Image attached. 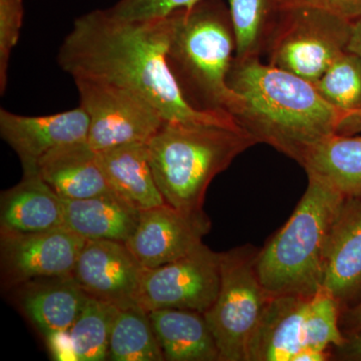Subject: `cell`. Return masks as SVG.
I'll use <instances>...</instances> for the list:
<instances>
[{
    "instance_id": "2",
    "label": "cell",
    "mask_w": 361,
    "mask_h": 361,
    "mask_svg": "<svg viewBox=\"0 0 361 361\" xmlns=\"http://www.w3.org/2000/svg\"><path fill=\"white\" fill-rule=\"evenodd\" d=\"M228 85L240 97L231 115L240 127L299 165L312 147L336 134L341 111L315 85L260 58L235 56Z\"/></svg>"
},
{
    "instance_id": "30",
    "label": "cell",
    "mask_w": 361,
    "mask_h": 361,
    "mask_svg": "<svg viewBox=\"0 0 361 361\" xmlns=\"http://www.w3.org/2000/svg\"><path fill=\"white\" fill-rule=\"evenodd\" d=\"M275 4L278 11L293 7H312L353 23L361 20V0H275Z\"/></svg>"
},
{
    "instance_id": "14",
    "label": "cell",
    "mask_w": 361,
    "mask_h": 361,
    "mask_svg": "<svg viewBox=\"0 0 361 361\" xmlns=\"http://www.w3.org/2000/svg\"><path fill=\"white\" fill-rule=\"evenodd\" d=\"M37 175L65 200L115 194L101 167L97 152L87 142H75L51 152L39 161Z\"/></svg>"
},
{
    "instance_id": "1",
    "label": "cell",
    "mask_w": 361,
    "mask_h": 361,
    "mask_svg": "<svg viewBox=\"0 0 361 361\" xmlns=\"http://www.w3.org/2000/svg\"><path fill=\"white\" fill-rule=\"evenodd\" d=\"M171 32L170 16L127 20L97 9L75 20L59 49V65L73 78L103 80L137 92L166 122L239 126L232 116L197 111L185 101L168 65Z\"/></svg>"
},
{
    "instance_id": "35",
    "label": "cell",
    "mask_w": 361,
    "mask_h": 361,
    "mask_svg": "<svg viewBox=\"0 0 361 361\" xmlns=\"http://www.w3.org/2000/svg\"><path fill=\"white\" fill-rule=\"evenodd\" d=\"M348 51L355 52L361 59V20L353 23V33Z\"/></svg>"
},
{
    "instance_id": "3",
    "label": "cell",
    "mask_w": 361,
    "mask_h": 361,
    "mask_svg": "<svg viewBox=\"0 0 361 361\" xmlns=\"http://www.w3.org/2000/svg\"><path fill=\"white\" fill-rule=\"evenodd\" d=\"M167 61L178 87L195 110L231 116L239 96L228 85L236 35L224 0H200L171 14Z\"/></svg>"
},
{
    "instance_id": "23",
    "label": "cell",
    "mask_w": 361,
    "mask_h": 361,
    "mask_svg": "<svg viewBox=\"0 0 361 361\" xmlns=\"http://www.w3.org/2000/svg\"><path fill=\"white\" fill-rule=\"evenodd\" d=\"M108 358L113 361L165 360L147 311L137 305L116 308Z\"/></svg>"
},
{
    "instance_id": "12",
    "label": "cell",
    "mask_w": 361,
    "mask_h": 361,
    "mask_svg": "<svg viewBox=\"0 0 361 361\" xmlns=\"http://www.w3.org/2000/svg\"><path fill=\"white\" fill-rule=\"evenodd\" d=\"M90 118L82 106L49 116H21L1 109L0 135L16 152L23 175H37L39 161L61 147L87 142Z\"/></svg>"
},
{
    "instance_id": "34",
    "label": "cell",
    "mask_w": 361,
    "mask_h": 361,
    "mask_svg": "<svg viewBox=\"0 0 361 361\" xmlns=\"http://www.w3.org/2000/svg\"><path fill=\"white\" fill-rule=\"evenodd\" d=\"M329 356L326 350H319V349L303 346L294 355L292 361H325L329 360Z\"/></svg>"
},
{
    "instance_id": "33",
    "label": "cell",
    "mask_w": 361,
    "mask_h": 361,
    "mask_svg": "<svg viewBox=\"0 0 361 361\" xmlns=\"http://www.w3.org/2000/svg\"><path fill=\"white\" fill-rule=\"evenodd\" d=\"M346 338L345 343L337 348L339 356L343 360L361 361V332Z\"/></svg>"
},
{
    "instance_id": "6",
    "label": "cell",
    "mask_w": 361,
    "mask_h": 361,
    "mask_svg": "<svg viewBox=\"0 0 361 361\" xmlns=\"http://www.w3.org/2000/svg\"><path fill=\"white\" fill-rule=\"evenodd\" d=\"M259 249L243 245L219 253L220 288L204 314L222 361H250L252 342L271 295L259 280Z\"/></svg>"
},
{
    "instance_id": "31",
    "label": "cell",
    "mask_w": 361,
    "mask_h": 361,
    "mask_svg": "<svg viewBox=\"0 0 361 361\" xmlns=\"http://www.w3.org/2000/svg\"><path fill=\"white\" fill-rule=\"evenodd\" d=\"M336 134L350 135L361 134V111L341 113L337 123Z\"/></svg>"
},
{
    "instance_id": "27",
    "label": "cell",
    "mask_w": 361,
    "mask_h": 361,
    "mask_svg": "<svg viewBox=\"0 0 361 361\" xmlns=\"http://www.w3.org/2000/svg\"><path fill=\"white\" fill-rule=\"evenodd\" d=\"M341 303L326 289L311 297L304 322V346L326 350L330 345H343L348 338L339 327Z\"/></svg>"
},
{
    "instance_id": "21",
    "label": "cell",
    "mask_w": 361,
    "mask_h": 361,
    "mask_svg": "<svg viewBox=\"0 0 361 361\" xmlns=\"http://www.w3.org/2000/svg\"><path fill=\"white\" fill-rule=\"evenodd\" d=\"M300 166L344 198L361 197L360 134L330 135L307 152Z\"/></svg>"
},
{
    "instance_id": "8",
    "label": "cell",
    "mask_w": 361,
    "mask_h": 361,
    "mask_svg": "<svg viewBox=\"0 0 361 361\" xmlns=\"http://www.w3.org/2000/svg\"><path fill=\"white\" fill-rule=\"evenodd\" d=\"M73 80L80 106L89 116L87 142L94 151L148 144L166 122L160 111L137 92L92 78Z\"/></svg>"
},
{
    "instance_id": "9",
    "label": "cell",
    "mask_w": 361,
    "mask_h": 361,
    "mask_svg": "<svg viewBox=\"0 0 361 361\" xmlns=\"http://www.w3.org/2000/svg\"><path fill=\"white\" fill-rule=\"evenodd\" d=\"M220 288V258L204 244L173 262L142 270L137 305L147 312L165 308L205 313Z\"/></svg>"
},
{
    "instance_id": "15",
    "label": "cell",
    "mask_w": 361,
    "mask_h": 361,
    "mask_svg": "<svg viewBox=\"0 0 361 361\" xmlns=\"http://www.w3.org/2000/svg\"><path fill=\"white\" fill-rule=\"evenodd\" d=\"M322 287L341 305L361 290V197L346 198L339 211L330 238Z\"/></svg>"
},
{
    "instance_id": "10",
    "label": "cell",
    "mask_w": 361,
    "mask_h": 361,
    "mask_svg": "<svg viewBox=\"0 0 361 361\" xmlns=\"http://www.w3.org/2000/svg\"><path fill=\"white\" fill-rule=\"evenodd\" d=\"M210 230L204 211L185 212L164 204L141 211L137 228L125 244L142 268L152 269L193 252Z\"/></svg>"
},
{
    "instance_id": "25",
    "label": "cell",
    "mask_w": 361,
    "mask_h": 361,
    "mask_svg": "<svg viewBox=\"0 0 361 361\" xmlns=\"http://www.w3.org/2000/svg\"><path fill=\"white\" fill-rule=\"evenodd\" d=\"M239 59L260 58L276 23L275 0H228Z\"/></svg>"
},
{
    "instance_id": "29",
    "label": "cell",
    "mask_w": 361,
    "mask_h": 361,
    "mask_svg": "<svg viewBox=\"0 0 361 361\" xmlns=\"http://www.w3.org/2000/svg\"><path fill=\"white\" fill-rule=\"evenodd\" d=\"M200 0H118L108 8L116 18L127 20H149L167 18L180 9L191 8Z\"/></svg>"
},
{
    "instance_id": "20",
    "label": "cell",
    "mask_w": 361,
    "mask_h": 361,
    "mask_svg": "<svg viewBox=\"0 0 361 361\" xmlns=\"http://www.w3.org/2000/svg\"><path fill=\"white\" fill-rule=\"evenodd\" d=\"M65 226L85 240L126 242L139 223L141 211L115 194L82 200H65Z\"/></svg>"
},
{
    "instance_id": "28",
    "label": "cell",
    "mask_w": 361,
    "mask_h": 361,
    "mask_svg": "<svg viewBox=\"0 0 361 361\" xmlns=\"http://www.w3.org/2000/svg\"><path fill=\"white\" fill-rule=\"evenodd\" d=\"M23 0H0V92L6 90L11 52L18 44L23 27Z\"/></svg>"
},
{
    "instance_id": "16",
    "label": "cell",
    "mask_w": 361,
    "mask_h": 361,
    "mask_svg": "<svg viewBox=\"0 0 361 361\" xmlns=\"http://www.w3.org/2000/svg\"><path fill=\"white\" fill-rule=\"evenodd\" d=\"M1 233H37L65 226L63 199L39 175H23L1 194Z\"/></svg>"
},
{
    "instance_id": "32",
    "label": "cell",
    "mask_w": 361,
    "mask_h": 361,
    "mask_svg": "<svg viewBox=\"0 0 361 361\" xmlns=\"http://www.w3.org/2000/svg\"><path fill=\"white\" fill-rule=\"evenodd\" d=\"M341 326L343 327L346 337L361 332V301L343 313Z\"/></svg>"
},
{
    "instance_id": "11",
    "label": "cell",
    "mask_w": 361,
    "mask_h": 361,
    "mask_svg": "<svg viewBox=\"0 0 361 361\" xmlns=\"http://www.w3.org/2000/svg\"><path fill=\"white\" fill-rule=\"evenodd\" d=\"M142 270L125 243L87 240L71 277L87 295L128 307L137 305Z\"/></svg>"
},
{
    "instance_id": "5",
    "label": "cell",
    "mask_w": 361,
    "mask_h": 361,
    "mask_svg": "<svg viewBox=\"0 0 361 361\" xmlns=\"http://www.w3.org/2000/svg\"><path fill=\"white\" fill-rule=\"evenodd\" d=\"M307 177L291 217L258 253L259 280L271 296L312 297L322 287L332 229L346 198Z\"/></svg>"
},
{
    "instance_id": "22",
    "label": "cell",
    "mask_w": 361,
    "mask_h": 361,
    "mask_svg": "<svg viewBox=\"0 0 361 361\" xmlns=\"http://www.w3.org/2000/svg\"><path fill=\"white\" fill-rule=\"evenodd\" d=\"M87 294L73 278L32 292L23 301L26 314L47 341L68 332L84 307Z\"/></svg>"
},
{
    "instance_id": "26",
    "label": "cell",
    "mask_w": 361,
    "mask_h": 361,
    "mask_svg": "<svg viewBox=\"0 0 361 361\" xmlns=\"http://www.w3.org/2000/svg\"><path fill=\"white\" fill-rule=\"evenodd\" d=\"M313 85L341 113L361 111V59L355 52L341 54Z\"/></svg>"
},
{
    "instance_id": "24",
    "label": "cell",
    "mask_w": 361,
    "mask_h": 361,
    "mask_svg": "<svg viewBox=\"0 0 361 361\" xmlns=\"http://www.w3.org/2000/svg\"><path fill=\"white\" fill-rule=\"evenodd\" d=\"M116 308L113 304L87 295L84 307L68 332L73 361H102L108 358Z\"/></svg>"
},
{
    "instance_id": "13",
    "label": "cell",
    "mask_w": 361,
    "mask_h": 361,
    "mask_svg": "<svg viewBox=\"0 0 361 361\" xmlns=\"http://www.w3.org/2000/svg\"><path fill=\"white\" fill-rule=\"evenodd\" d=\"M87 240L66 227L37 233H1L6 269L18 281L71 277Z\"/></svg>"
},
{
    "instance_id": "19",
    "label": "cell",
    "mask_w": 361,
    "mask_h": 361,
    "mask_svg": "<svg viewBox=\"0 0 361 361\" xmlns=\"http://www.w3.org/2000/svg\"><path fill=\"white\" fill-rule=\"evenodd\" d=\"M148 313L165 360H220L219 349L204 313L176 308Z\"/></svg>"
},
{
    "instance_id": "17",
    "label": "cell",
    "mask_w": 361,
    "mask_h": 361,
    "mask_svg": "<svg viewBox=\"0 0 361 361\" xmlns=\"http://www.w3.org/2000/svg\"><path fill=\"white\" fill-rule=\"evenodd\" d=\"M311 297L272 296L252 342L250 361H292L304 346V322Z\"/></svg>"
},
{
    "instance_id": "7",
    "label": "cell",
    "mask_w": 361,
    "mask_h": 361,
    "mask_svg": "<svg viewBox=\"0 0 361 361\" xmlns=\"http://www.w3.org/2000/svg\"><path fill=\"white\" fill-rule=\"evenodd\" d=\"M353 23L312 7L278 13L265 54L268 63L314 84L348 51Z\"/></svg>"
},
{
    "instance_id": "4",
    "label": "cell",
    "mask_w": 361,
    "mask_h": 361,
    "mask_svg": "<svg viewBox=\"0 0 361 361\" xmlns=\"http://www.w3.org/2000/svg\"><path fill=\"white\" fill-rule=\"evenodd\" d=\"M257 144L239 126L165 122L148 142L149 163L166 204L201 212L216 176Z\"/></svg>"
},
{
    "instance_id": "18",
    "label": "cell",
    "mask_w": 361,
    "mask_h": 361,
    "mask_svg": "<svg viewBox=\"0 0 361 361\" xmlns=\"http://www.w3.org/2000/svg\"><path fill=\"white\" fill-rule=\"evenodd\" d=\"M99 161L114 193L135 210L166 204L157 186L148 144L134 142L97 152Z\"/></svg>"
}]
</instances>
